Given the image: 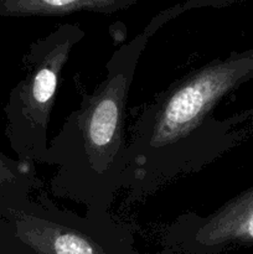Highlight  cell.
<instances>
[{
  "mask_svg": "<svg viewBox=\"0 0 253 254\" xmlns=\"http://www.w3.org/2000/svg\"><path fill=\"white\" fill-rule=\"evenodd\" d=\"M253 79V49L231 52L174 81L146 104L128 138L126 203L140 202L197 173L245 140L253 111L213 116L226 96Z\"/></svg>",
  "mask_w": 253,
  "mask_h": 254,
  "instance_id": "1",
  "label": "cell"
},
{
  "mask_svg": "<svg viewBox=\"0 0 253 254\" xmlns=\"http://www.w3.org/2000/svg\"><path fill=\"white\" fill-rule=\"evenodd\" d=\"M156 29L148 26L119 46L103 79L82 98L49 141L41 164L54 169L52 196L79 203L84 212L111 215L128 168L126 106L139 60Z\"/></svg>",
  "mask_w": 253,
  "mask_h": 254,
  "instance_id": "2",
  "label": "cell"
},
{
  "mask_svg": "<svg viewBox=\"0 0 253 254\" xmlns=\"http://www.w3.org/2000/svg\"><path fill=\"white\" fill-rule=\"evenodd\" d=\"M86 35L78 24H61L30 45L22 59L24 76L5 104V135L19 160L42 163L49 124L62 71Z\"/></svg>",
  "mask_w": 253,
  "mask_h": 254,
  "instance_id": "3",
  "label": "cell"
},
{
  "mask_svg": "<svg viewBox=\"0 0 253 254\" xmlns=\"http://www.w3.org/2000/svg\"><path fill=\"white\" fill-rule=\"evenodd\" d=\"M0 218L30 254H138L131 231L112 215H78L44 193Z\"/></svg>",
  "mask_w": 253,
  "mask_h": 254,
  "instance_id": "4",
  "label": "cell"
},
{
  "mask_svg": "<svg viewBox=\"0 0 253 254\" xmlns=\"http://www.w3.org/2000/svg\"><path fill=\"white\" fill-rule=\"evenodd\" d=\"M161 242L163 254H218L253 246V185L208 215L179 216Z\"/></svg>",
  "mask_w": 253,
  "mask_h": 254,
  "instance_id": "5",
  "label": "cell"
},
{
  "mask_svg": "<svg viewBox=\"0 0 253 254\" xmlns=\"http://www.w3.org/2000/svg\"><path fill=\"white\" fill-rule=\"evenodd\" d=\"M140 0H0V17L64 16L76 12L114 14Z\"/></svg>",
  "mask_w": 253,
  "mask_h": 254,
  "instance_id": "6",
  "label": "cell"
},
{
  "mask_svg": "<svg viewBox=\"0 0 253 254\" xmlns=\"http://www.w3.org/2000/svg\"><path fill=\"white\" fill-rule=\"evenodd\" d=\"M41 185L34 164L9 158L0 151V210L26 202Z\"/></svg>",
  "mask_w": 253,
  "mask_h": 254,
  "instance_id": "7",
  "label": "cell"
},
{
  "mask_svg": "<svg viewBox=\"0 0 253 254\" xmlns=\"http://www.w3.org/2000/svg\"><path fill=\"white\" fill-rule=\"evenodd\" d=\"M0 254H30L2 218H0Z\"/></svg>",
  "mask_w": 253,
  "mask_h": 254,
  "instance_id": "8",
  "label": "cell"
}]
</instances>
